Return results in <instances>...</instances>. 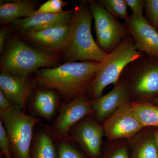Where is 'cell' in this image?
I'll return each instance as SVG.
<instances>
[{
  "label": "cell",
  "mask_w": 158,
  "mask_h": 158,
  "mask_svg": "<svg viewBox=\"0 0 158 158\" xmlns=\"http://www.w3.org/2000/svg\"><path fill=\"white\" fill-rule=\"evenodd\" d=\"M104 62H66L53 68L37 70L35 78L38 87L50 88L67 102L86 92Z\"/></svg>",
  "instance_id": "obj_1"
},
{
  "label": "cell",
  "mask_w": 158,
  "mask_h": 158,
  "mask_svg": "<svg viewBox=\"0 0 158 158\" xmlns=\"http://www.w3.org/2000/svg\"><path fill=\"white\" fill-rule=\"evenodd\" d=\"M92 19L88 1L80 2L73 9L70 34L60 53L66 62L106 61L109 54L98 46L92 36Z\"/></svg>",
  "instance_id": "obj_2"
},
{
  "label": "cell",
  "mask_w": 158,
  "mask_h": 158,
  "mask_svg": "<svg viewBox=\"0 0 158 158\" xmlns=\"http://www.w3.org/2000/svg\"><path fill=\"white\" fill-rule=\"evenodd\" d=\"M59 59V55L48 53L31 46L14 35L9 39L1 57V72L29 77L41 69L56 67Z\"/></svg>",
  "instance_id": "obj_3"
},
{
  "label": "cell",
  "mask_w": 158,
  "mask_h": 158,
  "mask_svg": "<svg viewBox=\"0 0 158 158\" xmlns=\"http://www.w3.org/2000/svg\"><path fill=\"white\" fill-rule=\"evenodd\" d=\"M138 50L131 35L125 38L114 50L108 54L107 59L88 86L86 92L91 100L102 96L105 88L115 85L128 65L144 56Z\"/></svg>",
  "instance_id": "obj_4"
},
{
  "label": "cell",
  "mask_w": 158,
  "mask_h": 158,
  "mask_svg": "<svg viewBox=\"0 0 158 158\" xmlns=\"http://www.w3.org/2000/svg\"><path fill=\"white\" fill-rule=\"evenodd\" d=\"M41 120L13 104L9 110L0 111V121L9 138L12 158H30L34 131Z\"/></svg>",
  "instance_id": "obj_5"
},
{
  "label": "cell",
  "mask_w": 158,
  "mask_h": 158,
  "mask_svg": "<svg viewBox=\"0 0 158 158\" xmlns=\"http://www.w3.org/2000/svg\"><path fill=\"white\" fill-rule=\"evenodd\" d=\"M95 24L98 45L109 54L130 35L122 24L103 7L99 1H88Z\"/></svg>",
  "instance_id": "obj_6"
},
{
  "label": "cell",
  "mask_w": 158,
  "mask_h": 158,
  "mask_svg": "<svg viewBox=\"0 0 158 158\" xmlns=\"http://www.w3.org/2000/svg\"><path fill=\"white\" fill-rule=\"evenodd\" d=\"M90 101L85 92L70 101L61 103L56 117L49 125L55 139L69 137L73 126L87 116H94Z\"/></svg>",
  "instance_id": "obj_7"
},
{
  "label": "cell",
  "mask_w": 158,
  "mask_h": 158,
  "mask_svg": "<svg viewBox=\"0 0 158 158\" xmlns=\"http://www.w3.org/2000/svg\"><path fill=\"white\" fill-rule=\"evenodd\" d=\"M144 56L125 69L129 71V83L125 82L130 96L143 98L158 93V62H153Z\"/></svg>",
  "instance_id": "obj_8"
},
{
  "label": "cell",
  "mask_w": 158,
  "mask_h": 158,
  "mask_svg": "<svg viewBox=\"0 0 158 158\" xmlns=\"http://www.w3.org/2000/svg\"><path fill=\"white\" fill-rule=\"evenodd\" d=\"M92 116L85 117L73 126L69 136L90 158H100L104 131Z\"/></svg>",
  "instance_id": "obj_9"
},
{
  "label": "cell",
  "mask_w": 158,
  "mask_h": 158,
  "mask_svg": "<svg viewBox=\"0 0 158 158\" xmlns=\"http://www.w3.org/2000/svg\"><path fill=\"white\" fill-rule=\"evenodd\" d=\"M102 127L105 135L110 140L132 138L143 128L129 101L121 105L104 121Z\"/></svg>",
  "instance_id": "obj_10"
},
{
  "label": "cell",
  "mask_w": 158,
  "mask_h": 158,
  "mask_svg": "<svg viewBox=\"0 0 158 158\" xmlns=\"http://www.w3.org/2000/svg\"><path fill=\"white\" fill-rule=\"evenodd\" d=\"M37 87L35 77L15 76L4 72L0 73V91L12 104L26 113L30 98Z\"/></svg>",
  "instance_id": "obj_11"
},
{
  "label": "cell",
  "mask_w": 158,
  "mask_h": 158,
  "mask_svg": "<svg viewBox=\"0 0 158 158\" xmlns=\"http://www.w3.org/2000/svg\"><path fill=\"white\" fill-rule=\"evenodd\" d=\"M71 21L34 33L19 35L34 48L48 53L59 55L69 37Z\"/></svg>",
  "instance_id": "obj_12"
},
{
  "label": "cell",
  "mask_w": 158,
  "mask_h": 158,
  "mask_svg": "<svg viewBox=\"0 0 158 158\" xmlns=\"http://www.w3.org/2000/svg\"><path fill=\"white\" fill-rule=\"evenodd\" d=\"M124 24L137 49L149 57L158 59V32L145 18L131 14Z\"/></svg>",
  "instance_id": "obj_13"
},
{
  "label": "cell",
  "mask_w": 158,
  "mask_h": 158,
  "mask_svg": "<svg viewBox=\"0 0 158 158\" xmlns=\"http://www.w3.org/2000/svg\"><path fill=\"white\" fill-rule=\"evenodd\" d=\"M73 10L59 13H37L17 20L12 24L11 29L19 35L34 33L69 22L72 19Z\"/></svg>",
  "instance_id": "obj_14"
},
{
  "label": "cell",
  "mask_w": 158,
  "mask_h": 158,
  "mask_svg": "<svg viewBox=\"0 0 158 158\" xmlns=\"http://www.w3.org/2000/svg\"><path fill=\"white\" fill-rule=\"evenodd\" d=\"M130 98L126 83L124 81H118L110 92L96 99L91 100L94 118L99 123L105 121L121 105L129 101Z\"/></svg>",
  "instance_id": "obj_15"
},
{
  "label": "cell",
  "mask_w": 158,
  "mask_h": 158,
  "mask_svg": "<svg viewBox=\"0 0 158 158\" xmlns=\"http://www.w3.org/2000/svg\"><path fill=\"white\" fill-rule=\"evenodd\" d=\"M38 87L29 102L28 108L37 117L51 121L59 112L62 98L54 89Z\"/></svg>",
  "instance_id": "obj_16"
},
{
  "label": "cell",
  "mask_w": 158,
  "mask_h": 158,
  "mask_svg": "<svg viewBox=\"0 0 158 158\" xmlns=\"http://www.w3.org/2000/svg\"><path fill=\"white\" fill-rule=\"evenodd\" d=\"M30 158H57L56 140L49 125L40 122L35 128Z\"/></svg>",
  "instance_id": "obj_17"
},
{
  "label": "cell",
  "mask_w": 158,
  "mask_h": 158,
  "mask_svg": "<svg viewBox=\"0 0 158 158\" xmlns=\"http://www.w3.org/2000/svg\"><path fill=\"white\" fill-rule=\"evenodd\" d=\"M36 2L31 0L0 1V24L13 23L17 20L29 17L37 10Z\"/></svg>",
  "instance_id": "obj_18"
},
{
  "label": "cell",
  "mask_w": 158,
  "mask_h": 158,
  "mask_svg": "<svg viewBox=\"0 0 158 158\" xmlns=\"http://www.w3.org/2000/svg\"><path fill=\"white\" fill-rule=\"evenodd\" d=\"M131 104L135 115L143 127H158V107L143 102H134Z\"/></svg>",
  "instance_id": "obj_19"
},
{
  "label": "cell",
  "mask_w": 158,
  "mask_h": 158,
  "mask_svg": "<svg viewBox=\"0 0 158 158\" xmlns=\"http://www.w3.org/2000/svg\"><path fill=\"white\" fill-rule=\"evenodd\" d=\"M131 158H158V147L155 138L140 136L133 145Z\"/></svg>",
  "instance_id": "obj_20"
},
{
  "label": "cell",
  "mask_w": 158,
  "mask_h": 158,
  "mask_svg": "<svg viewBox=\"0 0 158 158\" xmlns=\"http://www.w3.org/2000/svg\"><path fill=\"white\" fill-rule=\"evenodd\" d=\"M55 140L57 158H90L69 136Z\"/></svg>",
  "instance_id": "obj_21"
},
{
  "label": "cell",
  "mask_w": 158,
  "mask_h": 158,
  "mask_svg": "<svg viewBox=\"0 0 158 158\" xmlns=\"http://www.w3.org/2000/svg\"><path fill=\"white\" fill-rule=\"evenodd\" d=\"M99 2L115 18L122 19L126 21L129 18L127 5L125 0H100Z\"/></svg>",
  "instance_id": "obj_22"
},
{
  "label": "cell",
  "mask_w": 158,
  "mask_h": 158,
  "mask_svg": "<svg viewBox=\"0 0 158 158\" xmlns=\"http://www.w3.org/2000/svg\"><path fill=\"white\" fill-rule=\"evenodd\" d=\"M145 19L154 28L158 30V0L145 1Z\"/></svg>",
  "instance_id": "obj_23"
},
{
  "label": "cell",
  "mask_w": 158,
  "mask_h": 158,
  "mask_svg": "<svg viewBox=\"0 0 158 158\" xmlns=\"http://www.w3.org/2000/svg\"><path fill=\"white\" fill-rule=\"evenodd\" d=\"M68 3L62 0H48L40 6L33 14L37 13H59L64 11L63 8Z\"/></svg>",
  "instance_id": "obj_24"
},
{
  "label": "cell",
  "mask_w": 158,
  "mask_h": 158,
  "mask_svg": "<svg viewBox=\"0 0 158 158\" xmlns=\"http://www.w3.org/2000/svg\"><path fill=\"white\" fill-rule=\"evenodd\" d=\"M0 148L1 156H4L6 158H12L9 138L1 121H0Z\"/></svg>",
  "instance_id": "obj_25"
},
{
  "label": "cell",
  "mask_w": 158,
  "mask_h": 158,
  "mask_svg": "<svg viewBox=\"0 0 158 158\" xmlns=\"http://www.w3.org/2000/svg\"><path fill=\"white\" fill-rule=\"evenodd\" d=\"M127 6L132 11V15L138 17H143L145 7V1L143 0H125Z\"/></svg>",
  "instance_id": "obj_26"
},
{
  "label": "cell",
  "mask_w": 158,
  "mask_h": 158,
  "mask_svg": "<svg viewBox=\"0 0 158 158\" xmlns=\"http://www.w3.org/2000/svg\"><path fill=\"white\" fill-rule=\"evenodd\" d=\"M11 29L7 26H2L0 29V52L2 54L6 48L11 34Z\"/></svg>",
  "instance_id": "obj_27"
},
{
  "label": "cell",
  "mask_w": 158,
  "mask_h": 158,
  "mask_svg": "<svg viewBox=\"0 0 158 158\" xmlns=\"http://www.w3.org/2000/svg\"><path fill=\"white\" fill-rule=\"evenodd\" d=\"M109 158H128L126 146H122L116 148L110 155Z\"/></svg>",
  "instance_id": "obj_28"
},
{
  "label": "cell",
  "mask_w": 158,
  "mask_h": 158,
  "mask_svg": "<svg viewBox=\"0 0 158 158\" xmlns=\"http://www.w3.org/2000/svg\"><path fill=\"white\" fill-rule=\"evenodd\" d=\"M12 105L11 102L0 91V111H4L9 110Z\"/></svg>",
  "instance_id": "obj_29"
},
{
  "label": "cell",
  "mask_w": 158,
  "mask_h": 158,
  "mask_svg": "<svg viewBox=\"0 0 158 158\" xmlns=\"http://www.w3.org/2000/svg\"><path fill=\"white\" fill-rule=\"evenodd\" d=\"M1 158H6V157L4 156H1Z\"/></svg>",
  "instance_id": "obj_30"
},
{
  "label": "cell",
  "mask_w": 158,
  "mask_h": 158,
  "mask_svg": "<svg viewBox=\"0 0 158 158\" xmlns=\"http://www.w3.org/2000/svg\"><path fill=\"white\" fill-rule=\"evenodd\" d=\"M156 103L158 105V99H157L156 100Z\"/></svg>",
  "instance_id": "obj_31"
}]
</instances>
